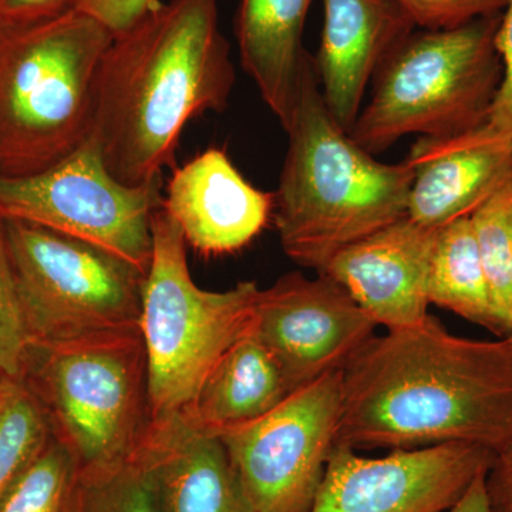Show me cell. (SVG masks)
<instances>
[{
  "label": "cell",
  "instance_id": "6da1fadb",
  "mask_svg": "<svg viewBox=\"0 0 512 512\" xmlns=\"http://www.w3.org/2000/svg\"><path fill=\"white\" fill-rule=\"evenodd\" d=\"M343 373L336 444L412 448L512 440V335L460 338L427 315L373 336Z\"/></svg>",
  "mask_w": 512,
  "mask_h": 512
},
{
  "label": "cell",
  "instance_id": "7a4b0ae2",
  "mask_svg": "<svg viewBox=\"0 0 512 512\" xmlns=\"http://www.w3.org/2000/svg\"><path fill=\"white\" fill-rule=\"evenodd\" d=\"M234 83L218 0L160 2L101 57L89 138L121 183H153L188 121L224 111Z\"/></svg>",
  "mask_w": 512,
  "mask_h": 512
},
{
  "label": "cell",
  "instance_id": "3957f363",
  "mask_svg": "<svg viewBox=\"0 0 512 512\" xmlns=\"http://www.w3.org/2000/svg\"><path fill=\"white\" fill-rule=\"evenodd\" d=\"M284 130L272 218L293 262L319 272L340 249L406 217L412 170L406 161L380 163L333 119L313 57Z\"/></svg>",
  "mask_w": 512,
  "mask_h": 512
},
{
  "label": "cell",
  "instance_id": "277c9868",
  "mask_svg": "<svg viewBox=\"0 0 512 512\" xmlns=\"http://www.w3.org/2000/svg\"><path fill=\"white\" fill-rule=\"evenodd\" d=\"M111 39L74 9L0 25V177L42 173L89 140L97 72Z\"/></svg>",
  "mask_w": 512,
  "mask_h": 512
},
{
  "label": "cell",
  "instance_id": "5b68a950",
  "mask_svg": "<svg viewBox=\"0 0 512 512\" xmlns=\"http://www.w3.org/2000/svg\"><path fill=\"white\" fill-rule=\"evenodd\" d=\"M503 13L453 29H416L386 57L349 134L367 153L400 138L451 137L487 123L503 79Z\"/></svg>",
  "mask_w": 512,
  "mask_h": 512
},
{
  "label": "cell",
  "instance_id": "8992f818",
  "mask_svg": "<svg viewBox=\"0 0 512 512\" xmlns=\"http://www.w3.org/2000/svg\"><path fill=\"white\" fill-rule=\"evenodd\" d=\"M20 380L35 394L52 436L72 451L80 473L120 466L143 446L151 406L140 329L32 345Z\"/></svg>",
  "mask_w": 512,
  "mask_h": 512
},
{
  "label": "cell",
  "instance_id": "52a82bcc",
  "mask_svg": "<svg viewBox=\"0 0 512 512\" xmlns=\"http://www.w3.org/2000/svg\"><path fill=\"white\" fill-rule=\"evenodd\" d=\"M259 291L252 281L222 292L201 289L192 281L183 231L163 207L154 212L140 316L151 423L188 409L215 363L251 329Z\"/></svg>",
  "mask_w": 512,
  "mask_h": 512
},
{
  "label": "cell",
  "instance_id": "ba28073f",
  "mask_svg": "<svg viewBox=\"0 0 512 512\" xmlns=\"http://www.w3.org/2000/svg\"><path fill=\"white\" fill-rule=\"evenodd\" d=\"M6 249L33 345L140 329L146 275L96 245L2 220Z\"/></svg>",
  "mask_w": 512,
  "mask_h": 512
},
{
  "label": "cell",
  "instance_id": "9c48e42d",
  "mask_svg": "<svg viewBox=\"0 0 512 512\" xmlns=\"http://www.w3.org/2000/svg\"><path fill=\"white\" fill-rule=\"evenodd\" d=\"M163 178L121 183L92 140L42 173L0 177V218L29 222L96 245L147 275L153 215L163 207Z\"/></svg>",
  "mask_w": 512,
  "mask_h": 512
},
{
  "label": "cell",
  "instance_id": "30bf717a",
  "mask_svg": "<svg viewBox=\"0 0 512 512\" xmlns=\"http://www.w3.org/2000/svg\"><path fill=\"white\" fill-rule=\"evenodd\" d=\"M343 373L293 390L275 409L214 434L256 512H308L336 446Z\"/></svg>",
  "mask_w": 512,
  "mask_h": 512
},
{
  "label": "cell",
  "instance_id": "8fae6325",
  "mask_svg": "<svg viewBox=\"0 0 512 512\" xmlns=\"http://www.w3.org/2000/svg\"><path fill=\"white\" fill-rule=\"evenodd\" d=\"M493 460L490 448L470 443L376 458L336 444L308 512H446Z\"/></svg>",
  "mask_w": 512,
  "mask_h": 512
},
{
  "label": "cell",
  "instance_id": "7c38bea8",
  "mask_svg": "<svg viewBox=\"0 0 512 512\" xmlns=\"http://www.w3.org/2000/svg\"><path fill=\"white\" fill-rule=\"evenodd\" d=\"M377 325L345 289L319 275L281 276L256 298L251 332L284 373L291 392L345 369Z\"/></svg>",
  "mask_w": 512,
  "mask_h": 512
},
{
  "label": "cell",
  "instance_id": "4fadbf2b",
  "mask_svg": "<svg viewBox=\"0 0 512 512\" xmlns=\"http://www.w3.org/2000/svg\"><path fill=\"white\" fill-rule=\"evenodd\" d=\"M437 229L404 217L340 249L319 275L345 289L387 330L417 325L429 315V271Z\"/></svg>",
  "mask_w": 512,
  "mask_h": 512
},
{
  "label": "cell",
  "instance_id": "5bb4252c",
  "mask_svg": "<svg viewBox=\"0 0 512 512\" xmlns=\"http://www.w3.org/2000/svg\"><path fill=\"white\" fill-rule=\"evenodd\" d=\"M406 164L412 170L407 215L439 229L474 211L512 173V140L487 123L451 137H419Z\"/></svg>",
  "mask_w": 512,
  "mask_h": 512
},
{
  "label": "cell",
  "instance_id": "9a60e30c",
  "mask_svg": "<svg viewBox=\"0 0 512 512\" xmlns=\"http://www.w3.org/2000/svg\"><path fill=\"white\" fill-rule=\"evenodd\" d=\"M163 208L185 242L205 255L239 251L274 215V194L249 184L227 153L210 148L174 170Z\"/></svg>",
  "mask_w": 512,
  "mask_h": 512
},
{
  "label": "cell",
  "instance_id": "2e32d148",
  "mask_svg": "<svg viewBox=\"0 0 512 512\" xmlns=\"http://www.w3.org/2000/svg\"><path fill=\"white\" fill-rule=\"evenodd\" d=\"M322 2L325 23L313 67L330 114L349 133L377 70L416 28L393 0Z\"/></svg>",
  "mask_w": 512,
  "mask_h": 512
},
{
  "label": "cell",
  "instance_id": "e0dca14e",
  "mask_svg": "<svg viewBox=\"0 0 512 512\" xmlns=\"http://www.w3.org/2000/svg\"><path fill=\"white\" fill-rule=\"evenodd\" d=\"M137 454L153 471L160 512H256L222 441L183 413L153 421Z\"/></svg>",
  "mask_w": 512,
  "mask_h": 512
},
{
  "label": "cell",
  "instance_id": "ac0fdd59",
  "mask_svg": "<svg viewBox=\"0 0 512 512\" xmlns=\"http://www.w3.org/2000/svg\"><path fill=\"white\" fill-rule=\"evenodd\" d=\"M312 0H241L237 18L239 56L262 100L288 124L312 56L302 36Z\"/></svg>",
  "mask_w": 512,
  "mask_h": 512
},
{
  "label": "cell",
  "instance_id": "d6986e66",
  "mask_svg": "<svg viewBox=\"0 0 512 512\" xmlns=\"http://www.w3.org/2000/svg\"><path fill=\"white\" fill-rule=\"evenodd\" d=\"M291 392L281 367L254 333H245L220 357L184 416L218 434L265 416Z\"/></svg>",
  "mask_w": 512,
  "mask_h": 512
},
{
  "label": "cell",
  "instance_id": "ffe728a7",
  "mask_svg": "<svg viewBox=\"0 0 512 512\" xmlns=\"http://www.w3.org/2000/svg\"><path fill=\"white\" fill-rule=\"evenodd\" d=\"M427 296L430 305L447 309L500 336L470 217L458 218L437 229Z\"/></svg>",
  "mask_w": 512,
  "mask_h": 512
},
{
  "label": "cell",
  "instance_id": "44dd1931",
  "mask_svg": "<svg viewBox=\"0 0 512 512\" xmlns=\"http://www.w3.org/2000/svg\"><path fill=\"white\" fill-rule=\"evenodd\" d=\"M500 336L512 335V173L470 215Z\"/></svg>",
  "mask_w": 512,
  "mask_h": 512
},
{
  "label": "cell",
  "instance_id": "7402d4cb",
  "mask_svg": "<svg viewBox=\"0 0 512 512\" xmlns=\"http://www.w3.org/2000/svg\"><path fill=\"white\" fill-rule=\"evenodd\" d=\"M79 474L72 451L50 434L0 494V512H69Z\"/></svg>",
  "mask_w": 512,
  "mask_h": 512
},
{
  "label": "cell",
  "instance_id": "603a6c76",
  "mask_svg": "<svg viewBox=\"0 0 512 512\" xmlns=\"http://www.w3.org/2000/svg\"><path fill=\"white\" fill-rule=\"evenodd\" d=\"M42 407L23 380L0 382V494L50 437Z\"/></svg>",
  "mask_w": 512,
  "mask_h": 512
},
{
  "label": "cell",
  "instance_id": "cb8c5ba5",
  "mask_svg": "<svg viewBox=\"0 0 512 512\" xmlns=\"http://www.w3.org/2000/svg\"><path fill=\"white\" fill-rule=\"evenodd\" d=\"M69 512H160L153 471L136 453L120 466L80 473Z\"/></svg>",
  "mask_w": 512,
  "mask_h": 512
},
{
  "label": "cell",
  "instance_id": "d4e9b609",
  "mask_svg": "<svg viewBox=\"0 0 512 512\" xmlns=\"http://www.w3.org/2000/svg\"><path fill=\"white\" fill-rule=\"evenodd\" d=\"M32 345L0 218V382L22 379Z\"/></svg>",
  "mask_w": 512,
  "mask_h": 512
},
{
  "label": "cell",
  "instance_id": "484cf974",
  "mask_svg": "<svg viewBox=\"0 0 512 512\" xmlns=\"http://www.w3.org/2000/svg\"><path fill=\"white\" fill-rule=\"evenodd\" d=\"M414 28L453 29L503 13L510 0H393Z\"/></svg>",
  "mask_w": 512,
  "mask_h": 512
},
{
  "label": "cell",
  "instance_id": "4316f807",
  "mask_svg": "<svg viewBox=\"0 0 512 512\" xmlns=\"http://www.w3.org/2000/svg\"><path fill=\"white\" fill-rule=\"evenodd\" d=\"M495 42L503 62V79L488 114L487 124L501 136L512 140V0L504 9Z\"/></svg>",
  "mask_w": 512,
  "mask_h": 512
},
{
  "label": "cell",
  "instance_id": "83f0119b",
  "mask_svg": "<svg viewBox=\"0 0 512 512\" xmlns=\"http://www.w3.org/2000/svg\"><path fill=\"white\" fill-rule=\"evenodd\" d=\"M160 0H73L72 9L101 23L111 35L123 32Z\"/></svg>",
  "mask_w": 512,
  "mask_h": 512
},
{
  "label": "cell",
  "instance_id": "f1b7e54d",
  "mask_svg": "<svg viewBox=\"0 0 512 512\" xmlns=\"http://www.w3.org/2000/svg\"><path fill=\"white\" fill-rule=\"evenodd\" d=\"M73 0H0V25H28L56 18Z\"/></svg>",
  "mask_w": 512,
  "mask_h": 512
},
{
  "label": "cell",
  "instance_id": "f546056e",
  "mask_svg": "<svg viewBox=\"0 0 512 512\" xmlns=\"http://www.w3.org/2000/svg\"><path fill=\"white\" fill-rule=\"evenodd\" d=\"M491 512H512V440L494 454L485 476Z\"/></svg>",
  "mask_w": 512,
  "mask_h": 512
},
{
  "label": "cell",
  "instance_id": "4dcf8cb0",
  "mask_svg": "<svg viewBox=\"0 0 512 512\" xmlns=\"http://www.w3.org/2000/svg\"><path fill=\"white\" fill-rule=\"evenodd\" d=\"M485 476L487 471L481 473L468 487L463 497L446 512H491L487 490H485Z\"/></svg>",
  "mask_w": 512,
  "mask_h": 512
}]
</instances>
